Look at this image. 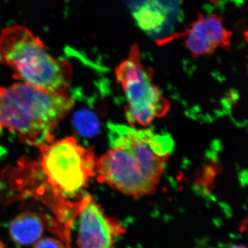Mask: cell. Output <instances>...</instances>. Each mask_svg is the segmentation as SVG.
Returning <instances> with one entry per match:
<instances>
[{
    "label": "cell",
    "instance_id": "1",
    "mask_svg": "<svg viewBox=\"0 0 248 248\" xmlns=\"http://www.w3.org/2000/svg\"><path fill=\"white\" fill-rule=\"evenodd\" d=\"M109 129L110 148L97 160V180L133 198L154 193L174 149L172 138L151 129Z\"/></svg>",
    "mask_w": 248,
    "mask_h": 248
},
{
    "label": "cell",
    "instance_id": "2",
    "mask_svg": "<svg viewBox=\"0 0 248 248\" xmlns=\"http://www.w3.org/2000/svg\"><path fill=\"white\" fill-rule=\"evenodd\" d=\"M73 106L68 94H54L24 83L0 86V124L30 146L53 142L54 132Z\"/></svg>",
    "mask_w": 248,
    "mask_h": 248
},
{
    "label": "cell",
    "instance_id": "3",
    "mask_svg": "<svg viewBox=\"0 0 248 248\" xmlns=\"http://www.w3.org/2000/svg\"><path fill=\"white\" fill-rule=\"evenodd\" d=\"M0 62L24 84L54 94H68L71 63L53 57L45 42L24 26H10L1 31Z\"/></svg>",
    "mask_w": 248,
    "mask_h": 248
},
{
    "label": "cell",
    "instance_id": "4",
    "mask_svg": "<svg viewBox=\"0 0 248 248\" xmlns=\"http://www.w3.org/2000/svg\"><path fill=\"white\" fill-rule=\"evenodd\" d=\"M38 148L40 156L34 162L44 182L62 200H83L89 181L96 175L97 159L92 150L81 146L73 137Z\"/></svg>",
    "mask_w": 248,
    "mask_h": 248
},
{
    "label": "cell",
    "instance_id": "5",
    "mask_svg": "<svg viewBox=\"0 0 248 248\" xmlns=\"http://www.w3.org/2000/svg\"><path fill=\"white\" fill-rule=\"evenodd\" d=\"M0 192L4 203L32 198L43 203L55 217L68 239L71 228L81 209L92 196L87 195L79 202L62 200L40 177L33 159L22 158L16 166L6 168L0 177ZM70 240V239H69Z\"/></svg>",
    "mask_w": 248,
    "mask_h": 248
},
{
    "label": "cell",
    "instance_id": "6",
    "mask_svg": "<svg viewBox=\"0 0 248 248\" xmlns=\"http://www.w3.org/2000/svg\"><path fill=\"white\" fill-rule=\"evenodd\" d=\"M115 73L125 94V115L131 126H148L169 112V101L153 82V70L142 63L138 45L132 46L128 58L117 65Z\"/></svg>",
    "mask_w": 248,
    "mask_h": 248
},
{
    "label": "cell",
    "instance_id": "7",
    "mask_svg": "<svg viewBox=\"0 0 248 248\" xmlns=\"http://www.w3.org/2000/svg\"><path fill=\"white\" fill-rule=\"evenodd\" d=\"M232 33L223 24L221 16L214 13L210 16L199 14L197 19L182 32L160 41L159 45L185 37L184 45L193 58L210 56L221 48L230 51Z\"/></svg>",
    "mask_w": 248,
    "mask_h": 248
},
{
    "label": "cell",
    "instance_id": "8",
    "mask_svg": "<svg viewBox=\"0 0 248 248\" xmlns=\"http://www.w3.org/2000/svg\"><path fill=\"white\" fill-rule=\"evenodd\" d=\"M79 248H115L116 241L125 233L120 221L108 216L93 197L78 215Z\"/></svg>",
    "mask_w": 248,
    "mask_h": 248
},
{
    "label": "cell",
    "instance_id": "9",
    "mask_svg": "<svg viewBox=\"0 0 248 248\" xmlns=\"http://www.w3.org/2000/svg\"><path fill=\"white\" fill-rule=\"evenodd\" d=\"M46 231L54 232L71 248V241L66 237L54 218H47L35 212H24L15 217L9 226L11 238L20 246L33 245L43 237Z\"/></svg>",
    "mask_w": 248,
    "mask_h": 248
},
{
    "label": "cell",
    "instance_id": "10",
    "mask_svg": "<svg viewBox=\"0 0 248 248\" xmlns=\"http://www.w3.org/2000/svg\"><path fill=\"white\" fill-rule=\"evenodd\" d=\"M73 124L81 135L93 137L99 130V122L95 116L89 110H79L73 117Z\"/></svg>",
    "mask_w": 248,
    "mask_h": 248
},
{
    "label": "cell",
    "instance_id": "11",
    "mask_svg": "<svg viewBox=\"0 0 248 248\" xmlns=\"http://www.w3.org/2000/svg\"><path fill=\"white\" fill-rule=\"evenodd\" d=\"M33 245V248H69L62 239L53 237H42Z\"/></svg>",
    "mask_w": 248,
    "mask_h": 248
},
{
    "label": "cell",
    "instance_id": "12",
    "mask_svg": "<svg viewBox=\"0 0 248 248\" xmlns=\"http://www.w3.org/2000/svg\"><path fill=\"white\" fill-rule=\"evenodd\" d=\"M231 248H246L244 246H242V245H236V246H232Z\"/></svg>",
    "mask_w": 248,
    "mask_h": 248
},
{
    "label": "cell",
    "instance_id": "13",
    "mask_svg": "<svg viewBox=\"0 0 248 248\" xmlns=\"http://www.w3.org/2000/svg\"><path fill=\"white\" fill-rule=\"evenodd\" d=\"M0 248H4V245L1 242H0Z\"/></svg>",
    "mask_w": 248,
    "mask_h": 248
},
{
    "label": "cell",
    "instance_id": "14",
    "mask_svg": "<svg viewBox=\"0 0 248 248\" xmlns=\"http://www.w3.org/2000/svg\"><path fill=\"white\" fill-rule=\"evenodd\" d=\"M2 129H3V127L1 126V124H0V132L1 131V130H2Z\"/></svg>",
    "mask_w": 248,
    "mask_h": 248
}]
</instances>
